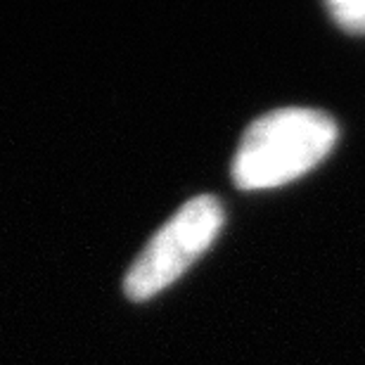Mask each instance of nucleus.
<instances>
[{
    "label": "nucleus",
    "mask_w": 365,
    "mask_h": 365,
    "mask_svg": "<svg viewBox=\"0 0 365 365\" xmlns=\"http://www.w3.org/2000/svg\"><path fill=\"white\" fill-rule=\"evenodd\" d=\"M223 225V209L211 195H200L159 228L123 277L133 302L155 297L180 277L209 250Z\"/></svg>",
    "instance_id": "nucleus-2"
},
{
    "label": "nucleus",
    "mask_w": 365,
    "mask_h": 365,
    "mask_svg": "<svg viewBox=\"0 0 365 365\" xmlns=\"http://www.w3.org/2000/svg\"><path fill=\"white\" fill-rule=\"evenodd\" d=\"M334 143L337 126L327 114L304 107L275 109L247 128L232 176L242 190L284 185L318 166Z\"/></svg>",
    "instance_id": "nucleus-1"
},
{
    "label": "nucleus",
    "mask_w": 365,
    "mask_h": 365,
    "mask_svg": "<svg viewBox=\"0 0 365 365\" xmlns=\"http://www.w3.org/2000/svg\"><path fill=\"white\" fill-rule=\"evenodd\" d=\"M334 21L351 34H365V0H337L330 5Z\"/></svg>",
    "instance_id": "nucleus-3"
}]
</instances>
